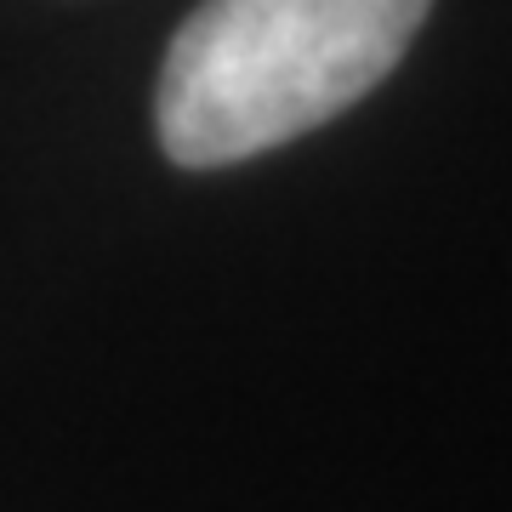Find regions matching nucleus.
<instances>
[{"label": "nucleus", "instance_id": "nucleus-1", "mask_svg": "<svg viewBox=\"0 0 512 512\" xmlns=\"http://www.w3.org/2000/svg\"><path fill=\"white\" fill-rule=\"evenodd\" d=\"M433 0H200L171 35L154 126L217 171L336 120L410 52Z\"/></svg>", "mask_w": 512, "mask_h": 512}]
</instances>
